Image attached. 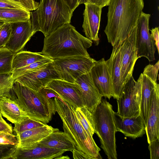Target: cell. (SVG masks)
Instances as JSON below:
<instances>
[{
	"label": "cell",
	"instance_id": "obj_16",
	"mask_svg": "<svg viewBox=\"0 0 159 159\" xmlns=\"http://www.w3.org/2000/svg\"><path fill=\"white\" fill-rule=\"evenodd\" d=\"M113 117L116 132H120L125 136L136 139L146 133L145 127L140 115L123 117L114 111Z\"/></svg>",
	"mask_w": 159,
	"mask_h": 159
},
{
	"label": "cell",
	"instance_id": "obj_17",
	"mask_svg": "<svg viewBox=\"0 0 159 159\" xmlns=\"http://www.w3.org/2000/svg\"><path fill=\"white\" fill-rule=\"evenodd\" d=\"M121 42H118L113 46L110 57L106 61L111 82L112 97L116 99L120 96L123 87L121 80L120 48Z\"/></svg>",
	"mask_w": 159,
	"mask_h": 159
},
{
	"label": "cell",
	"instance_id": "obj_30",
	"mask_svg": "<svg viewBox=\"0 0 159 159\" xmlns=\"http://www.w3.org/2000/svg\"><path fill=\"white\" fill-rule=\"evenodd\" d=\"M12 73L0 74V98L9 96L14 84Z\"/></svg>",
	"mask_w": 159,
	"mask_h": 159
},
{
	"label": "cell",
	"instance_id": "obj_44",
	"mask_svg": "<svg viewBox=\"0 0 159 159\" xmlns=\"http://www.w3.org/2000/svg\"><path fill=\"white\" fill-rule=\"evenodd\" d=\"M11 0L15 2H17V3H18L20 4L23 5L25 8V7L23 3V2L22 0Z\"/></svg>",
	"mask_w": 159,
	"mask_h": 159
},
{
	"label": "cell",
	"instance_id": "obj_47",
	"mask_svg": "<svg viewBox=\"0 0 159 159\" xmlns=\"http://www.w3.org/2000/svg\"><path fill=\"white\" fill-rule=\"evenodd\" d=\"M85 0V1H87V0Z\"/></svg>",
	"mask_w": 159,
	"mask_h": 159
},
{
	"label": "cell",
	"instance_id": "obj_34",
	"mask_svg": "<svg viewBox=\"0 0 159 159\" xmlns=\"http://www.w3.org/2000/svg\"><path fill=\"white\" fill-rule=\"evenodd\" d=\"M17 146L10 144H0V159H12Z\"/></svg>",
	"mask_w": 159,
	"mask_h": 159
},
{
	"label": "cell",
	"instance_id": "obj_12",
	"mask_svg": "<svg viewBox=\"0 0 159 159\" xmlns=\"http://www.w3.org/2000/svg\"><path fill=\"white\" fill-rule=\"evenodd\" d=\"M46 87L55 91L63 101L75 108L85 106L81 92L75 83L54 80Z\"/></svg>",
	"mask_w": 159,
	"mask_h": 159
},
{
	"label": "cell",
	"instance_id": "obj_42",
	"mask_svg": "<svg viewBox=\"0 0 159 159\" xmlns=\"http://www.w3.org/2000/svg\"><path fill=\"white\" fill-rule=\"evenodd\" d=\"M110 0H88L87 3H91L97 5L102 8L108 6Z\"/></svg>",
	"mask_w": 159,
	"mask_h": 159
},
{
	"label": "cell",
	"instance_id": "obj_10",
	"mask_svg": "<svg viewBox=\"0 0 159 159\" xmlns=\"http://www.w3.org/2000/svg\"><path fill=\"white\" fill-rule=\"evenodd\" d=\"M136 26L128 36L121 42V80L123 85L132 76L133 72L137 57L136 45Z\"/></svg>",
	"mask_w": 159,
	"mask_h": 159
},
{
	"label": "cell",
	"instance_id": "obj_1",
	"mask_svg": "<svg viewBox=\"0 0 159 159\" xmlns=\"http://www.w3.org/2000/svg\"><path fill=\"white\" fill-rule=\"evenodd\" d=\"M104 32L113 46L125 40L137 26L144 6L143 0H110Z\"/></svg>",
	"mask_w": 159,
	"mask_h": 159
},
{
	"label": "cell",
	"instance_id": "obj_20",
	"mask_svg": "<svg viewBox=\"0 0 159 159\" xmlns=\"http://www.w3.org/2000/svg\"><path fill=\"white\" fill-rule=\"evenodd\" d=\"M159 84L156 86L152 95L145 132L149 144L159 139Z\"/></svg>",
	"mask_w": 159,
	"mask_h": 159
},
{
	"label": "cell",
	"instance_id": "obj_4",
	"mask_svg": "<svg viewBox=\"0 0 159 159\" xmlns=\"http://www.w3.org/2000/svg\"><path fill=\"white\" fill-rule=\"evenodd\" d=\"M73 11L64 0H40L30 12L33 35L37 31L46 37L61 26L70 24Z\"/></svg>",
	"mask_w": 159,
	"mask_h": 159
},
{
	"label": "cell",
	"instance_id": "obj_11",
	"mask_svg": "<svg viewBox=\"0 0 159 159\" xmlns=\"http://www.w3.org/2000/svg\"><path fill=\"white\" fill-rule=\"evenodd\" d=\"M54 80H61L52 62L39 69L20 76L14 80L36 92H39Z\"/></svg>",
	"mask_w": 159,
	"mask_h": 159
},
{
	"label": "cell",
	"instance_id": "obj_8",
	"mask_svg": "<svg viewBox=\"0 0 159 159\" xmlns=\"http://www.w3.org/2000/svg\"><path fill=\"white\" fill-rule=\"evenodd\" d=\"M143 73L136 81L132 76L124 84L116 99L117 112L120 116L130 117L140 115Z\"/></svg>",
	"mask_w": 159,
	"mask_h": 159
},
{
	"label": "cell",
	"instance_id": "obj_15",
	"mask_svg": "<svg viewBox=\"0 0 159 159\" xmlns=\"http://www.w3.org/2000/svg\"><path fill=\"white\" fill-rule=\"evenodd\" d=\"M89 73L98 92L102 97L110 99L112 96V86L104 58L96 61Z\"/></svg>",
	"mask_w": 159,
	"mask_h": 159
},
{
	"label": "cell",
	"instance_id": "obj_35",
	"mask_svg": "<svg viewBox=\"0 0 159 159\" xmlns=\"http://www.w3.org/2000/svg\"><path fill=\"white\" fill-rule=\"evenodd\" d=\"M18 144L16 135L8 132L0 131V144H10L17 146Z\"/></svg>",
	"mask_w": 159,
	"mask_h": 159
},
{
	"label": "cell",
	"instance_id": "obj_37",
	"mask_svg": "<svg viewBox=\"0 0 159 159\" xmlns=\"http://www.w3.org/2000/svg\"><path fill=\"white\" fill-rule=\"evenodd\" d=\"M0 8L22 9L26 10L23 5L11 0H0Z\"/></svg>",
	"mask_w": 159,
	"mask_h": 159
},
{
	"label": "cell",
	"instance_id": "obj_27",
	"mask_svg": "<svg viewBox=\"0 0 159 159\" xmlns=\"http://www.w3.org/2000/svg\"><path fill=\"white\" fill-rule=\"evenodd\" d=\"M75 112L84 129L89 136L93 137L95 130L91 112L85 106L75 108Z\"/></svg>",
	"mask_w": 159,
	"mask_h": 159
},
{
	"label": "cell",
	"instance_id": "obj_40",
	"mask_svg": "<svg viewBox=\"0 0 159 159\" xmlns=\"http://www.w3.org/2000/svg\"><path fill=\"white\" fill-rule=\"evenodd\" d=\"M26 9L30 11L35 10L38 8L39 3L35 0H22Z\"/></svg>",
	"mask_w": 159,
	"mask_h": 159
},
{
	"label": "cell",
	"instance_id": "obj_6",
	"mask_svg": "<svg viewBox=\"0 0 159 159\" xmlns=\"http://www.w3.org/2000/svg\"><path fill=\"white\" fill-rule=\"evenodd\" d=\"M114 112L111 104L102 98L91 112L95 133L99 138L101 148L109 159L117 158Z\"/></svg>",
	"mask_w": 159,
	"mask_h": 159
},
{
	"label": "cell",
	"instance_id": "obj_7",
	"mask_svg": "<svg viewBox=\"0 0 159 159\" xmlns=\"http://www.w3.org/2000/svg\"><path fill=\"white\" fill-rule=\"evenodd\" d=\"M96 61L90 56H75L53 59L54 67L62 80L74 83L89 73Z\"/></svg>",
	"mask_w": 159,
	"mask_h": 159
},
{
	"label": "cell",
	"instance_id": "obj_22",
	"mask_svg": "<svg viewBox=\"0 0 159 159\" xmlns=\"http://www.w3.org/2000/svg\"><path fill=\"white\" fill-rule=\"evenodd\" d=\"M38 143L42 145L67 151L75 150V144L66 133L55 130L45 138Z\"/></svg>",
	"mask_w": 159,
	"mask_h": 159
},
{
	"label": "cell",
	"instance_id": "obj_36",
	"mask_svg": "<svg viewBox=\"0 0 159 159\" xmlns=\"http://www.w3.org/2000/svg\"><path fill=\"white\" fill-rule=\"evenodd\" d=\"M151 159H159V139L152 141L149 144Z\"/></svg>",
	"mask_w": 159,
	"mask_h": 159
},
{
	"label": "cell",
	"instance_id": "obj_39",
	"mask_svg": "<svg viewBox=\"0 0 159 159\" xmlns=\"http://www.w3.org/2000/svg\"><path fill=\"white\" fill-rule=\"evenodd\" d=\"M150 36L155 42L158 53H159V27L153 28L151 30Z\"/></svg>",
	"mask_w": 159,
	"mask_h": 159
},
{
	"label": "cell",
	"instance_id": "obj_24",
	"mask_svg": "<svg viewBox=\"0 0 159 159\" xmlns=\"http://www.w3.org/2000/svg\"><path fill=\"white\" fill-rule=\"evenodd\" d=\"M143 74L140 115L146 128L154 89L157 84Z\"/></svg>",
	"mask_w": 159,
	"mask_h": 159
},
{
	"label": "cell",
	"instance_id": "obj_23",
	"mask_svg": "<svg viewBox=\"0 0 159 159\" xmlns=\"http://www.w3.org/2000/svg\"><path fill=\"white\" fill-rule=\"evenodd\" d=\"M0 111L2 116L14 124L29 118L14 101L7 97L0 98Z\"/></svg>",
	"mask_w": 159,
	"mask_h": 159
},
{
	"label": "cell",
	"instance_id": "obj_29",
	"mask_svg": "<svg viewBox=\"0 0 159 159\" xmlns=\"http://www.w3.org/2000/svg\"><path fill=\"white\" fill-rule=\"evenodd\" d=\"M53 61V59L47 57L23 67L14 70L12 73V77L14 80L20 76L43 67Z\"/></svg>",
	"mask_w": 159,
	"mask_h": 159
},
{
	"label": "cell",
	"instance_id": "obj_5",
	"mask_svg": "<svg viewBox=\"0 0 159 159\" xmlns=\"http://www.w3.org/2000/svg\"><path fill=\"white\" fill-rule=\"evenodd\" d=\"M9 98L14 101L27 117L47 124L55 114L53 98L50 100L36 92L15 82Z\"/></svg>",
	"mask_w": 159,
	"mask_h": 159
},
{
	"label": "cell",
	"instance_id": "obj_32",
	"mask_svg": "<svg viewBox=\"0 0 159 159\" xmlns=\"http://www.w3.org/2000/svg\"><path fill=\"white\" fill-rule=\"evenodd\" d=\"M11 33L10 23H5L0 25V48L4 47Z\"/></svg>",
	"mask_w": 159,
	"mask_h": 159
},
{
	"label": "cell",
	"instance_id": "obj_46",
	"mask_svg": "<svg viewBox=\"0 0 159 159\" xmlns=\"http://www.w3.org/2000/svg\"><path fill=\"white\" fill-rule=\"evenodd\" d=\"M0 120L3 122H6V121L3 119L2 117V116L1 113L0 111Z\"/></svg>",
	"mask_w": 159,
	"mask_h": 159
},
{
	"label": "cell",
	"instance_id": "obj_18",
	"mask_svg": "<svg viewBox=\"0 0 159 159\" xmlns=\"http://www.w3.org/2000/svg\"><path fill=\"white\" fill-rule=\"evenodd\" d=\"M66 151L38 143L28 148L17 147L12 159H56Z\"/></svg>",
	"mask_w": 159,
	"mask_h": 159
},
{
	"label": "cell",
	"instance_id": "obj_31",
	"mask_svg": "<svg viewBox=\"0 0 159 159\" xmlns=\"http://www.w3.org/2000/svg\"><path fill=\"white\" fill-rule=\"evenodd\" d=\"M46 125L39 121L28 118L15 124L13 130L17 134L42 127Z\"/></svg>",
	"mask_w": 159,
	"mask_h": 159
},
{
	"label": "cell",
	"instance_id": "obj_14",
	"mask_svg": "<svg viewBox=\"0 0 159 159\" xmlns=\"http://www.w3.org/2000/svg\"><path fill=\"white\" fill-rule=\"evenodd\" d=\"M82 25L86 37L93 41L96 45L99 43L98 37L102 8L95 4L87 3L84 4Z\"/></svg>",
	"mask_w": 159,
	"mask_h": 159
},
{
	"label": "cell",
	"instance_id": "obj_9",
	"mask_svg": "<svg viewBox=\"0 0 159 159\" xmlns=\"http://www.w3.org/2000/svg\"><path fill=\"white\" fill-rule=\"evenodd\" d=\"M151 15L142 11L136 26V45L138 59L146 58L149 61L155 59V42L149 31V21Z\"/></svg>",
	"mask_w": 159,
	"mask_h": 159
},
{
	"label": "cell",
	"instance_id": "obj_13",
	"mask_svg": "<svg viewBox=\"0 0 159 159\" xmlns=\"http://www.w3.org/2000/svg\"><path fill=\"white\" fill-rule=\"evenodd\" d=\"M11 33L5 48L15 54L23 49L33 35L30 19L11 23Z\"/></svg>",
	"mask_w": 159,
	"mask_h": 159
},
{
	"label": "cell",
	"instance_id": "obj_28",
	"mask_svg": "<svg viewBox=\"0 0 159 159\" xmlns=\"http://www.w3.org/2000/svg\"><path fill=\"white\" fill-rule=\"evenodd\" d=\"M5 47L0 48V74L12 73V63L15 55Z\"/></svg>",
	"mask_w": 159,
	"mask_h": 159
},
{
	"label": "cell",
	"instance_id": "obj_25",
	"mask_svg": "<svg viewBox=\"0 0 159 159\" xmlns=\"http://www.w3.org/2000/svg\"><path fill=\"white\" fill-rule=\"evenodd\" d=\"M30 11L25 9L0 8V25L30 19Z\"/></svg>",
	"mask_w": 159,
	"mask_h": 159
},
{
	"label": "cell",
	"instance_id": "obj_33",
	"mask_svg": "<svg viewBox=\"0 0 159 159\" xmlns=\"http://www.w3.org/2000/svg\"><path fill=\"white\" fill-rule=\"evenodd\" d=\"M159 66V61L154 65L149 64L144 68L143 74L157 83Z\"/></svg>",
	"mask_w": 159,
	"mask_h": 159
},
{
	"label": "cell",
	"instance_id": "obj_43",
	"mask_svg": "<svg viewBox=\"0 0 159 159\" xmlns=\"http://www.w3.org/2000/svg\"><path fill=\"white\" fill-rule=\"evenodd\" d=\"M70 9L73 11L79 6L78 0H64Z\"/></svg>",
	"mask_w": 159,
	"mask_h": 159
},
{
	"label": "cell",
	"instance_id": "obj_3",
	"mask_svg": "<svg viewBox=\"0 0 159 159\" xmlns=\"http://www.w3.org/2000/svg\"><path fill=\"white\" fill-rule=\"evenodd\" d=\"M55 110L60 116L64 132L72 139L75 150L72 151L74 159H102L100 148L93 137L84 129L75 113L74 107L61 99L53 98Z\"/></svg>",
	"mask_w": 159,
	"mask_h": 159
},
{
	"label": "cell",
	"instance_id": "obj_2",
	"mask_svg": "<svg viewBox=\"0 0 159 159\" xmlns=\"http://www.w3.org/2000/svg\"><path fill=\"white\" fill-rule=\"evenodd\" d=\"M92 43L70 24H65L45 37L41 52L53 60L75 56H89L87 49Z\"/></svg>",
	"mask_w": 159,
	"mask_h": 159
},
{
	"label": "cell",
	"instance_id": "obj_19",
	"mask_svg": "<svg viewBox=\"0 0 159 159\" xmlns=\"http://www.w3.org/2000/svg\"><path fill=\"white\" fill-rule=\"evenodd\" d=\"M74 83L81 92L85 106L92 112L101 102L102 97L95 87L90 73L81 76Z\"/></svg>",
	"mask_w": 159,
	"mask_h": 159
},
{
	"label": "cell",
	"instance_id": "obj_21",
	"mask_svg": "<svg viewBox=\"0 0 159 159\" xmlns=\"http://www.w3.org/2000/svg\"><path fill=\"white\" fill-rule=\"evenodd\" d=\"M59 129L46 124L36 128L16 134L17 148H28L37 144L53 131Z\"/></svg>",
	"mask_w": 159,
	"mask_h": 159
},
{
	"label": "cell",
	"instance_id": "obj_38",
	"mask_svg": "<svg viewBox=\"0 0 159 159\" xmlns=\"http://www.w3.org/2000/svg\"><path fill=\"white\" fill-rule=\"evenodd\" d=\"M39 92L50 100L55 97L61 99L58 94L55 91L46 87L42 88Z\"/></svg>",
	"mask_w": 159,
	"mask_h": 159
},
{
	"label": "cell",
	"instance_id": "obj_26",
	"mask_svg": "<svg viewBox=\"0 0 159 159\" xmlns=\"http://www.w3.org/2000/svg\"><path fill=\"white\" fill-rule=\"evenodd\" d=\"M47 57L41 52L20 51L15 54L12 67L14 70L19 69Z\"/></svg>",
	"mask_w": 159,
	"mask_h": 159
},
{
	"label": "cell",
	"instance_id": "obj_41",
	"mask_svg": "<svg viewBox=\"0 0 159 159\" xmlns=\"http://www.w3.org/2000/svg\"><path fill=\"white\" fill-rule=\"evenodd\" d=\"M13 129L11 125L7 122H3L0 120V131H4L12 134Z\"/></svg>",
	"mask_w": 159,
	"mask_h": 159
},
{
	"label": "cell",
	"instance_id": "obj_45",
	"mask_svg": "<svg viewBox=\"0 0 159 159\" xmlns=\"http://www.w3.org/2000/svg\"><path fill=\"white\" fill-rule=\"evenodd\" d=\"M70 157L67 156H61L57 158L56 159H70Z\"/></svg>",
	"mask_w": 159,
	"mask_h": 159
}]
</instances>
